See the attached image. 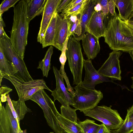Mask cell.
I'll return each instance as SVG.
<instances>
[{
	"mask_svg": "<svg viewBox=\"0 0 133 133\" xmlns=\"http://www.w3.org/2000/svg\"><path fill=\"white\" fill-rule=\"evenodd\" d=\"M68 39L69 38L67 37L63 47L61 51V54L59 58V61L61 64L65 63L66 61V52Z\"/></svg>",
	"mask_w": 133,
	"mask_h": 133,
	"instance_id": "f546056e",
	"label": "cell"
},
{
	"mask_svg": "<svg viewBox=\"0 0 133 133\" xmlns=\"http://www.w3.org/2000/svg\"><path fill=\"white\" fill-rule=\"evenodd\" d=\"M132 54L133 55V50L132 51Z\"/></svg>",
	"mask_w": 133,
	"mask_h": 133,
	"instance_id": "bcb514c9",
	"label": "cell"
},
{
	"mask_svg": "<svg viewBox=\"0 0 133 133\" xmlns=\"http://www.w3.org/2000/svg\"><path fill=\"white\" fill-rule=\"evenodd\" d=\"M19 1V0L3 1L0 6V16H2L4 12L7 11L11 7H14L15 4Z\"/></svg>",
	"mask_w": 133,
	"mask_h": 133,
	"instance_id": "83f0119b",
	"label": "cell"
},
{
	"mask_svg": "<svg viewBox=\"0 0 133 133\" xmlns=\"http://www.w3.org/2000/svg\"><path fill=\"white\" fill-rule=\"evenodd\" d=\"M17 72L14 64L7 60L0 47V75L14 76Z\"/></svg>",
	"mask_w": 133,
	"mask_h": 133,
	"instance_id": "603a6c76",
	"label": "cell"
},
{
	"mask_svg": "<svg viewBox=\"0 0 133 133\" xmlns=\"http://www.w3.org/2000/svg\"><path fill=\"white\" fill-rule=\"evenodd\" d=\"M84 0H72L63 10L62 12L66 11L71 9L77 5L83 2Z\"/></svg>",
	"mask_w": 133,
	"mask_h": 133,
	"instance_id": "836d02e7",
	"label": "cell"
},
{
	"mask_svg": "<svg viewBox=\"0 0 133 133\" xmlns=\"http://www.w3.org/2000/svg\"><path fill=\"white\" fill-rule=\"evenodd\" d=\"M13 22L10 32V42L13 48L23 59L27 44L29 21L25 0L20 1L14 7Z\"/></svg>",
	"mask_w": 133,
	"mask_h": 133,
	"instance_id": "7a4b0ae2",
	"label": "cell"
},
{
	"mask_svg": "<svg viewBox=\"0 0 133 133\" xmlns=\"http://www.w3.org/2000/svg\"><path fill=\"white\" fill-rule=\"evenodd\" d=\"M12 91V89L9 87L5 85L2 86L0 88L1 101L4 102L7 101V96L6 95L8 94L9 92Z\"/></svg>",
	"mask_w": 133,
	"mask_h": 133,
	"instance_id": "f1b7e54d",
	"label": "cell"
},
{
	"mask_svg": "<svg viewBox=\"0 0 133 133\" xmlns=\"http://www.w3.org/2000/svg\"><path fill=\"white\" fill-rule=\"evenodd\" d=\"M133 126V104L127 109L125 119L116 133H131Z\"/></svg>",
	"mask_w": 133,
	"mask_h": 133,
	"instance_id": "cb8c5ba5",
	"label": "cell"
},
{
	"mask_svg": "<svg viewBox=\"0 0 133 133\" xmlns=\"http://www.w3.org/2000/svg\"><path fill=\"white\" fill-rule=\"evenodd\" d=\"M53 69L56 83V88L51 92V95L54 97V102L57 100L65 107L72 106L74 104V95L68 91L64 85L63 76L56 67L53 66Z\"/></svg>",
	"mask_w": 133,
	"mask_h": 133,
	"instance_id": "8fae6325",
	"label": "cell"
},
{
	"mask_svg": "<svg viewBox=\"0 0 133 133\" xmlns=\"http://www.w3.org/2000/svg\"><path fill=\"white\" fill-rule=\"evenodd\" d=\"M18 133H26V131L22 130L19 127V128Z\"/></svg>",
	"mask_w": 133,
	"mask_h": 133,
	"instance_id": "60d3db41",
	"label": "cell"
},
{
	"mask_svg": "<svg viewBox=\"0 0 133 133\" xmlns=\"http://www.w3.org/2000/svg\"><path fill=\"white\" fill-rule=\"evenodd\" d=\"M74 88V104L72 106L81 112L93 109L103 98V93L100 91L88 89L80 84Z\"/></svg>",
	"mask_w": 133,
	"mask_h": 133,
	"instance_id": "5b68a950",
	"label": "cell"
},
{
	"mask_svg": "<svg viewBox=\"0 0 133 133\" xmlns=\"http://www.w3.org/2000/svg\"><path fill=\"white\" fill-rule=\"evenodd\" d=\"M53 47L50 46L46 52L44 58L39 63L38 69L42 70L43 76L48 77V72L50 70V61L51 56L53 53Z\"/></svg>",
	"mask_w": 133,
	"mask_h": 133,
	"instance_id": "d4e9b609",
	"label": "cell"
},
{
	"mask_svg": "<svg viewBox=\"0 0 133 133\" xmlns=\"http://www.w3.org/2000/svg\"><path fill=\"white\" fill-rule=\"evenodd\" d=\"M46 0H26L27 13L29 21L43 13Z\"/></svg>",
	"mask_w": 133,
	"mask_h": 133,
	"instance_id": "44dd1931",
	"label": "cell"
},
{
	"mask_svg": "<svg viewBox=\"0 0 133 133\" xmlns=\"http://www.w3.org/2000/svg\"><path fill=\"white\" fill-rule=\"evenodd\" d=\"M72 36L71 35L69 38L66 54L69 67L73 76V85H77L82 82L84 59L80 43Z\"/></svg>",
	"mask_w": 133,
	"mask_h": 133,
	"instance_id": "277c9868",
	"label": "cell"
},
{
	"mask_svg": "<svg viewBox=\"0 0 133 133\" xmlns=\"http://www.w3.org/2000/svg\"><path fill=\"white\" fill-rule=\"evenodd\" d=\"M61 0H46L37 37V41L42 44L46 29Z\"/></svg>",
	"mask_w": 133,
	"mask_h": 133,
	"instance_id": "9a60e30c",
	"label": "cell"
},
{
	"mask_svg": "<svg viewBox=\"0 0 133 133\" xmlns=\"http://www.w3.org/2000/svg\"><path fill=\"white\" fill-rule=\"evenodd\" d=\"M30 99L37 104L43 110L47 124L55 133H67L60 126L58 122L59 113L54 103L44 89L33 95Z\"/></svg>",
	"mask_w": 133,
	"mask_h": 133,
	"instance_id": "3957f363",
	"label": "cell"
},
{
	"mask_svg": "<svg viewBox=\"0 0 133 133\" xmlns=\"http://www.w3.org/2000/svg\"><path fill=\"white\" fill-rule=\"evenodd\" d=\"M110 133H116V130H111Z\"/></svg>",
	"mask_w": 133,
	"mask_h": 133,
	"instance_id": "7bdbcfd3",
	"label": "cell"
},
{
	"mask_svg": "<svg viewBox=\"0 0 133 133\" xmlns=\"http://www.w3.org/2000/svg\"><path fill=\"white\" fill-rule=\"evenodd\" d=\"M94 10L96 11H102V7L101 4L97 2L94 7Z\"/></svg>",
	"mask_w": 133,
	"mask_h": 133,
	"instance_id": "74e56055",
	"label": "cell"
},
{
	"mask_svg": "<svg viewBox=\"0 0 133 133\" xmlns=\"http://www.w3.org/2000/svg\"><path fill=\"white\" fill-rule=\"evenodd\" d=\"M72 0H61L57 8L56 11L58 14L62 12L68 4Z\"/></svg>",
	"mask_w": 133,
	"mask_h": 133,
	"instance_id": "1f68e13d",
	"label": "cell"
},
{
	"mask_svg": "<svg viewBox=\"0 0 133 133\" xmlns=\"http://www.w3.org/2000/svg\"><path fill=\"white\" fill-rule=\"evenodd\" d=\"M75 109L70 106L61 107V114H59L58 120L61 127L67 133H83L77 121Z\"/></svg>",
	"mask_w": 133,
	"mask_h": 133,
	"instance_id": "9c48e42d",
	"label": "cell"
},
{
	"mask_svg": "<svg viewBox=\"0 0 133 133\" xmlns=\"http://www.w3.org/2000/svg\"><path fill=\"white\" fill-rule=\"evenodd\" d=\"M5 26V24L2 16H0V38L6 34L4 29V27Z\"/></svg>",
	"mask_w": 133,
	"mask_h": 133,
	"instance_id": "d590c367",
	"label": "cell"
},
{
	"mask_svg": "<svg viewBox=\"0 0 133 133\" xmlns=\"http://www.w3.org/2000/svg\"><path fill=\"white\" fill-rule=\"evenodd\" d=\"M111 130L109 129L104 124L102 123L97 133H110Z\"/></svg>",
	"mask_w": 133,
	"mask_h": 133,
	"instance_id": "8d00e7d4",
	"label": "cell"
},
{
	"mask_svg": "<svg viewBox=\"0 0 133 133\" xmlns=\"http://www.w3.org/2000/svg\"><path fill=\"white\" fill-rule=\"evenodd\" d=\"M78 122L83 133H97L101 126L96 123L94 121L88 119Z\"/></svg>",
	"mask_w": 133,
	"mask_h": 133,
	"instance_id": "484cf974",
	"label": "cell"
},
{
	"mask_svg": "<svg viewBox=\"0 0 133 133\" xmlns=\"http://www.w3.org/2000/svg\"><path fill=\"white\" fill-rule=\"evenodd\" d=\"M0 85L3 78L9 81L14 85L17 92L19 99L25 102L30 99L32 96L41 89H45L52 92L46 86L42 79H33L28 82H24L14 76L0 75Z\"/></svg>",
	"mask_w": 133,
	"mask_h": 133,
	"instance_id": "8992f818",
	"label": "cell"
},
{
	"mask_svg": "<svg viewBox=\"0 0 133 133\" xmlns=\"http://www.w3.org/2000/svg\"><path fill=\"white\" fill-rule=\"evenodd\" d=\"M98 39L87 31L82 39L83 47L88 59H94L99 52L100 47Z\"/></svg>",
	"mask_w": 133,
	"mask_h": 133,
	"instance_id": "e0dca14e",
	"label": "cell"
},
{
	"mask_svg": "<svg viewBox=\"0 0 133 133\" xmlns=\"http://www.w3.org/2000/svg\"><path fill=\"white\" fill-rule=\"evenodd\" d=\"M128 21H133V15Z\"/></svg>",
	"mask_w": 133,
	"mask_h": 133,
	"instance_id": "b9f144b4",
	"label": "cell"
},
{
	"mask_svg": "<svg viewBox=\"0 0 133 133\" xmlns=\"http://www.w3.org/2000/svg\"><path fill=\"white\" fill-rule=\"evenodd\" d=\"M57 14L56 11L45 31L41 44L43 48L49 46H53L54 44Z\"/></svg>",
	"mask_w": 133,
	"mask_h": 133,
	"instance_id": "7402d4cb",
	"label": "cell"
},
{
	"mask_svg": "<svg viewBox=\"0 0 133 133\" xmlns=\"http://www.w3.org/2000/svg\"><path fill=\"white\" fill-rule=\"evenodd\" d=\"M105 16L102 11H94L87 28V31L97 38L104 37L106 31Z\"/></svg>",
	"mask_w": 133,
	"mask_h": 133,
	"instance_id": "2e32d148",
	"label": "cell"
},
{
	"mask_svg": "<svg viewBox=\"0 0 133 133\" xmlns=\"http://www.w3.org/2000/svg\"><path fill=\"white\" fill-rule=\"evenodd\" d=\"M106 18L104 41L114 51L128 52L133 50V29L121 19L117 13Z\"/></svg>",
	"mask_w": 133,
	"mask_h": 133,
	"instance_id": "6da1fadb",
	"label": "cell"
},
{
	"mask_svg": "<svg viewBox=\"0 0 133 133\" xmlns=\"http://www.w3.org/2000/svg\"><path fill=\"white\" fill-rule=\"evenodd\" d=\"M102 6V11L104 16H107L109 13L108 3V0H97Z\"/></svg>",
	"mask_w": 133,
	"mask_h": 133,
	"instance_id": "4dcf8cb0",
	"label": "cell"
},
{
	"mask_svg": "<svg viewBox=\"0 0 133 133\" xmlns=\"http://www.w3.org/2000/svg\"><path fill=\"white\" fill-rule=\"evenodd\" d=\"M49 133H54V132H49Z\"/></svg>",
	"mask_w": 133,
	"mask_h": 133,
	"instance_id": "f6af8a7d",
	"label": "cell"
},
{
	"mask_svg": "<svg viewBox=\"0 0 133 133\" xmlns=\"http://www.w3.org/2000/svg\"><path fill=\"white\" fill-rule=\"evenodd\" d=\"M7 96V102L13 115L19 124L20 121L24 118L26 113L31 112V110L27 107L24 102L19 99L17 101L11 100L9 94Z\"/></svg>",
	"mask_w": 133,
	"mask_h": 133,
	"instance_id": "d6986e66",
	"label": "cell"
},
{
	"mask_svg": "<svg viewBox=\"0 0 133 133\" xmlns=\"http://www.w3.org/2000/svg\"><path fill=\"white\" fill-rule=\"evenodd\" d=\"M97 0H86L85 4L80 14L79 24L81 27V33L77 40H82L87 32L88 23L94 11V7Z\"/></svg>",
	"mask_w": 133,
	"mask_h": 133,
	"instance_id": "ac0fdd59",
	"label": "cell"
},
{
	"mask_svg": "<svg viewBox=\"0 0 133 133\" xmlns=\"http://www.w3.org/2000/svg\"><path fill=\"white\" fill-rule=\"evenodd\" d=\"M0 133H18L20 127L8 102L5 107L0 102Z\"/></svg>",
	"mask_w": 133,
	"mask_h": 133,
	"instance_id": "7c38bea8",
	"label": "cell"
},
{
	"mask_svg": "<svg viewBox=\"0 0 133 133\" xmlns=\"http://www.w3.org/2000/svg\"><path fill=\"white\" fill-rule=\"evenodd\" d=\"M132 132V133H133V132Z\"/></svg>",
	"mask_w": 133,
	"mask_h": 133,
	"instance_id": "7dc6e473",
	"label": "cell"
},
{
	"mask_svg": "<svg viewBox=\"0 0 133 133\" xmlns=\"http://www.w3.org/2000/svg\"><path fill=\"white\" fill-rule=\"evenodd\" d=\"M84 67L85 71L84 80L80 84L88 89L95 90V86L104 82L110 81L106 77L101 75L93 66L91 60L84 59Z\"/></svg>",
	"mask_w": 133,
	"mask_h": 133,
	"instance_id": "4fadbf2b",
	"label": "cell"
},
{
	"mask_svg": "<svg viewBox=\"0 0 133 133\" xmlns=\"http://www.w3.org/2000/svg\"><path fill=\"white\" fill-rule=\"evenodd\" d=\"M111 106H96L93 109L83 112L84 115L99 121L110 130L119 129L124 120L117 111L111 109Z\"/></svg>",
	"mask_w": 133,
	"mask_h": 133,
	"instance_id": "ba28073f",
	"label": "cell"
},
{
	"mask_svg": "<svg viewBox=\"0 0 133 133\" xmlns=\"http://www.w3.org/2000/svg\"><path fill=\"white\" fill-rule=\"evenodd\" d=\"M125 22L128 25L133 29V21H127Z\"/></svg>",
	"mask_w": 133,
	"mask_h": 133,
	"instance_id": "ab89813d",
	"label": "cell"
},
{
	"mask_svg": "<svg viewBox=\"0 0 133 133\" xmlns=\"http://www.w3.org/2000/svg\"><path fill=\"white\" fill-rule=\"evenodd\" d=\"M86 0L79 4L71 9L62 12L61 15L67 17L71 16H77L80 14L85 4Z\"/></svg>",
	"mask_w": 133,
	"mask_h": 133,
	"instance_id": "4316f807",
	"label": "cell"
},
{
	"mask_svg": "<svg viewBox=\"0 0 133 133\" xmlns=\"http://www.w3.org/2000/svg\"><path fill=\"white\" fill-rule=\"evenodd\" d=\"M0 47L6 58L14 64L18 71L14 76L25 82L32 80L23 59L19 57L13 48L10 38L6 34L0 38Z\"/></svg>",
	"mask_w": 133,
	"mask_h": 133,
	"instance_id": "52a82bcc",
	"label": "cell"
},
{
	"mask_svg": "<svg viewBox=\"0 0 133 133\" xmlns=\"http://www.w3.org/2000/svg\"><path fill=\"white\" fill-rule=\"evenodd\" d=\"M128 53H129L130 56L131 57L132 60L133 62V55L132 54V51L129 52ZM132 74L133 75V73ZM131 78L132 80V84L131 86V87L133 89V76L132 77H131Z\"/></svg>",
	"mask_w": 133,
	"mask_h": 133,
	"instance_id": "f35d334b",
	"label": "cell"
},
{
	"mask_svg": "<svg viewBox=\"0 0 133 133\" xmlns=\"http://www.w3.org/2000/svg\"><path fill=\"white\" fill-rule=\"evenodd\" d=\"M80 14L78 15V18L76 21L72 25L70 29L69 32L68 34L67 37L69 38V37L72 35L74 31L76 29V27L78 25L79 22Z\"/></svg>",
	"mask_w": 133,
	"mask_h": 133,
	"instance_id": "e575fe53",
	"label": "cell"
},
{
	"mask_svg": "<svg viewBox=\"0 0 133 133\" xmlns=\"http://www.w3.org/2000/svg\"><path fill=\"white\" fill-rule=\"evenodd\" d=\"M114 1L119 18L125 21L128 20L133 15V0Z\"/></svg>",
	"mask_w": 133,
	"mask_h": 133,
	"instance_id": "ffe728a7",
	"label": "cell"
},
{
	"mask_svg": "<svg viewBox=\"0 0 133 133\" xmlns=\"http://www.w3.org/2000/svg\"><path fill=\"white\" fill-rule=\"evenodd\" d=\"M71 25L67 17L57 13L55 34L53 46L61 51Z\"/></svg>",
	"mask_w": 133,
	"mask_h": 133,
	"instance_id": "5bb4252c",
	"label": "cell"
},
{
	"mask_svg": "<svg viewBox=\"0 0 133 133\" xmlns=\"http://www.w3.org/2000/svg\"><path fill=\"white\" fill-rule=\"evenodd\" d=\"M108 5L109 13L112 16H115L117 13L115 10L116 5L114 0H108Z\"/></svg>",
	"mask_w": 133,
	"mask_h": 133,
	"instance_id": "d6a6232c",
	"label": "cell"
},
{
	"mask_svg": "<svg viewBox=\"0 0 133 133\" xmlns=\"http://www.w3.org/2000/svg\"><path fill=\"white\" fill-rule=\"evenodd\" d=\"M123 52L120 51H113L108 58L97 70L102 76L112 79L121 81V71L119 58Z\"/></svg>",
	"mask_w": 133,
	"mask_h": 133,
	"instance_id": "30bf717a",
	"label": "cell"
},
{
	"mask_svg": "<svg viewBox=\"0 0 133 133\" xmlns=\"http://www.w3.org/2000/svg\"><path fill=\"white\" fill-rule=\"evenodd\" d=\"M133 126L132 127V130H131V132H133Z\"/></svg>",
	"mask_w": 133,
	"mask_h": 133,
	"instance_id": "ee69618b",
	"label": "cell"
}]
</instances>
